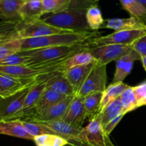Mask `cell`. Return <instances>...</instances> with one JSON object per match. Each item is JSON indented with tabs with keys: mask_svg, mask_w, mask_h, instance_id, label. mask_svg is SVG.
I'll use <instances>...</instances> for the list:
<instances>
[{
	"mask_svg": "<svg viewBox=\"0 0 146 146\" xmlns=\"http://www.w3.org/2000/svg\"><path fill=\"white\" fill-rule=\"evenodd\" d=\"M86 118V115L84 110L83 98L75 96L61 120L77 128H82Z\"/></svg>",
	"mask_w": 146,
	"mask_h": 146,
	"instance_id": "12",
	"label": "cell"
},
{
	"mask_svg": "<svg viewBox=\"0 0 146 146\" xmlns=\"http://www.w3.org/2000/svg\"><path fill=\"white\" fill-rule=\"evenodd\" d=\"M107 146H115V145H113V143H111V144H109V145H107Z\"/></svg>",
	"mask_w": 146,
	"mask_h": 146,
	"instance_id": "42",
	"label": "cell"
},
{
	"mask_svg": "<svg viewBox=\"0 0 146 146\" xmlns=\"http://www.w3.org/2000/svg\"><path fill=\"white\" fill-rule=\"evenodd\" d=\"M121 114H123V105L119 98L111 104H110L108 106L106 107L102 111H101L98 114L95 119L98 120L104 128L110 121H111ZM123 115H125V114H123Z\"/></svg>",
	"mask_w": 146,
	"mask_h": 146,
	"instance_id": "22",
	"label": "cell"
},
{
	"mask_svg": "<svg viewBox=\"0 0 146 146\" xmlns=\"http://www.w3.org/2000/svg\"><path fill=\"white\" fill-rule=\"evenodd\" d=\"M42 76L35 78L24 79L0 74V98H8L24 90L35 86Z\"/></svg>",
	"mask_w": 146,
	"mask_h": 146,
	"instance_id": "8",
	"label": "cell"
},
{
	"mask_svg": "<svg viewBox=\"0 0 146 146\" xmlns=\"http://www.w3.org/2000/svg\"><path fill=\"white\" fill-rule=\"evenodd\" d=\"M21 21L39 19L45 14L41 0H29L24 1L19 10Z\"/></svg>",
	"mask_w": 146,
	"mask_h": 146,
	"instance_id": "20",
	"label": "cell"
},
{
	"mask_svg": "<svg viewBox=\"0 0 146 146\" xmlns=\"http://www.w3.org/2000/svg\"><path fill=\"white\" fill-rule=\"evenodd\" d=\"M23 3L24 1L21 0L0 1V19L14 22L21 21L19 10Z\"/></svg>",
	"mask_w": 146,
	"mask_h": 146,
	"instance_id": "18",
	"label": "cell"
},
{
	"mask_svg": "<svg viewBox=\"0 0 146 146\" xmlns=\"http://www.w3.org/2000/svg\"><path fill=\"white\" fill-rule=\"evenodd\" d=\"M23 124V126L25 128L26 131L29 134L34 137L38 136V135H43V134H51L54 135L52 131L47 128L45 125L39 123L37 122H31V121H21Z\"/></svg>",
	"mask_w": 146,
	"mask_h": 146,
	"instance_id": "31",
	"label": "cell"
},
{
	"mask_svg": "<svg viewBox=\"0 0 146 146\" xmlns=\"http://www.w3.org/2000/svg\"><path fill=\"white\" fill-rule=\"evenodd\" d=\"M129 86V85L125 84L124 82L111 84L109 86H108L105 91L103 92V97L98 113L102 111L106 107L108 106L110 104L119 98L123 93Z\"/></svg>",
	"mask_w": 146,
	"mask_h": 146,
	"instance_id": "21",
	"label": "cell"
},
{
	"mask_svg": "<svg viewBox=\"0 0 146 146\" xmlns=\"http://www.w3.org/2000/svg\"><path fill=\"white\" fill-rule=\"evenodd\" d=\"M97 31H76L66 34H54L47 36L21 39V51L48 48V47L70 46L89 41L98 37Z\"/></svg>",
	"mask_w": 146,
	"mask_h": 146,
	"instance_id": "2",
	"label": "cell"
},
{
	"mask_svg": "<svg viewBox=\"0 0 146 146\" xmlns=\"http://www.w3.org/2000/svg\"><path fill=\"white\" fill-rule=\"evenodd\" d=\"M65 69L56 73L47 82L46 88L58 93L64 96H76L74 88L64 74Z\"/></svg>",
	"mask_w": 146,
	"mask_h": 146,
	"instance_id": "17",
	"label": "cell"
},
{
	"mask_svg": "<svg viewBox=\"0 0 146 146\" xmlns=\"http://www.w3.org/2000/svg\"><path fill=\"white\" fill-rule=\"evenodd\" d=\"M97 64L98 63L96 61L91 64L73 67L64 71V74L70 84L72 85L76 96L78 94L80 88L85 82L87 77L94 69V67L97 65Z\"/></svg>",
	"mask_w": 146,
	"mask_h": 146,
	"instance_id": "13",
	"label": "cell"
},
{
	"mask_svg": "<svg viewBox=\"0 0 146 146\" xmlns=\"http://www.w3.org/2000/svg\"><path fill=\"white\" fill-rule=\"evenodd\" d=\"M41 146H51V145H41Z\"/></svg>",
	"mask_w": 146,
	"mask_h": 146,
	"instance_id": "43",
	"label": "cell"
},
{
	"mask_svg": "<svg viewBox=\"0 0 146 146\" xmlns=\"http://www.w3.org/2000/svg\"><path fill=\"white\" fill-rule=\"evenodd\" d=\"M18 23L9 21H0V39L11 36L17 34Z\"/></svg>",
	"mask_w": 146,
	"mask_h": 146,
	"instance_id": "33",
	"label": "cell"
},
{
	"mask_svg": "<svg viewBox=\"0 0 146 146\" xmlns=\"http://www.w3.org/2000/svg\"><path fill=\"white\" fill-rule=\"evenodd\" d=\"M71 145H72V146H89V145H84V144H82V143H78V142L74 143L73 144H71Z\"/></svg>",
	"mask_w": 146,
	"mask_h": 146,
	"instance_id": "40",
	"label": "cell"
},
{
	"mask_svg": "<svg viewBox=\"0 0 146 146\" xmlns=\"http://www.w3.org/2000/svg\"><path fill=\"white\" fill-rule=\"evenodd\" d=\"M71 0H42L45 14H56L66 9Z\"/></svg>",
	"mask_w": 146,
	"mask_h": 146,
	"instance_id": "29",
	"label": "cell"
},
{
	"mask_svg": "<svg viewBox=\"0 0 146 146\" xmlns=\"http://www.w3.org/2000/svg\"><path fill=\"white\" fill-rule=\"evenodd\" d=\"M138 60L141 61V57L134 49H133L128 54L117 60L115 71L111 84L123 82L124 79L131 74L134 62Z\"/></svg>",
	"mask_w": 146,
	"mask_h": 146,
	"instance_id": "14",
	"label": "cell"
},
{
	"mask_svg": "<svg viewBox=\"0 0 146 146\" xmlns=\"http://www.w3.org/2000/svg\"><path fill=\"white\" fill-rule=\"evenodd\" d=\"M78 142L89 146H107L111 144L109 136L106 135L102 125L96 119L90 121L89 123L83 128L78 135V141L71 143Z\"/></svg>",
	"mask_w": 146,
	"mask_h": 146,
	"instance_id": "7",
	"label": "cell"
},
{
	"mask_svg": "<svg viewBox=\"0 0 146 146\" xmlns=\"http://www.w3.org/2000/svg\"><path fill=\"white\" fill-rule=\"evenodd\" d=\"M94 61H96L95 58L90 52L89 49H88L77 53L75 55L73 56L71 58L67 60L66 62L64 64V67H65V70H66L73 67L91 64Z\"/></svg>",
	"mask_w": 146,
	"mask_h": 146,
	"instance_id": "26",
	"label": "cell"
},
{
	"mask_svg": "<svg viewBox=\"0 0 146 146\" xmlns=\"http://www.w3.org/2000/svg\"><path fill=\"white\" fill-rule=\"evenodd\" d=\"M133 50L131 46L106 45L102 46L91 47L90 52L99 65H108L112 61L119 59L129 54Z\"/></svg>",
	"mask_w": 146,
	"mask_h": 146,
	"instance_id": "9",
	"label": "cell"
},
{
	"mask_svg": "<svg viewBox=\"0 0 146 146\" xmlns=\"http://www.w3.org/2000/svg\"><path fill=\"white\" fill-rule=\"evenodd\" d=\"M107 66L97 65L91 71L76 96L85 98L96 92H104L107 87Z\"/></svg>",
	"mask_w": 146,
	"mask_h": 146,
	"instance_id": "6",
	"label": "cell"
},
{
	"mask_svg": "<svg viewBox=\"0 0 146 146\" xmlns=\"http://www.w3.org/2000/svg\"><path fill=\"white\" fill-rule=\"evenodd\" d=\"M66 145H69L68 141L65 138H62L58 135H54L52 142H51V146H65Z\"/></svg>",
	"mask_w": 146,
	"mask_h": 146,
	"instance_id": "38",
	"label": "cell"
},
{
	"mask_svg": "<svg viewBox=\"0 0 146 146\" xmlns=\"http://www.w3.org/2000/svg\"><path fill=\"white\" fill-rule=\"evenodd\" d=\"M54 71H41V70H35L30 68L27 65L19 66H2L0 65V74L4 75L10 76L15 78L30 79L35 78L40 76L48 74Z\"/></svg>",
	"mask_w": 146,
	"mask_h": 146,
	"instance_id": "16",
	"label": "cell"
},
{
	"mask_svg": "<svg viewBox=\"0 0 146 146\" xmlns=\"http://www.w3.org/2000/svg\"><path fill=\"white\" fill-rule=\"evenodd\" d=\"M0 134L34 141V137L26 131L21 121H0Z\"/></svg>",
	"mask_w": 146,
	"mask_h": 146,
	"instance_id": "19",
	"label": "cell"
},
{
	"mask_svg": "<svg viewBox=\"0 0 146 146\" xmlns=\"http://www.w3.org/2000/svg\"><path fill=\"white\" fill-rule=\"evenodd\" d=\"M102 27L113 29L115 31L146 30V24L140 19L131 17L126 19L114 18L107 19Z\"/></svg>",
	"mask_w": 146,
	"mask_h": 146,
	"instance_id": "15",
	"label": "cell"
},
{
	"mask_svg": "<svg viewBox=\"0 0 146 146\" xmlns=\"http://www.w3.org/2000/svg\"><path fill=\"white\" fill-rule=\"evenodd\" d=\"M0 1H1V0H0Z\"/></svg>",
	"mask_w": 146,
	"mask_h": 146,
	"instance_id": "46",
	"label": "cell"
},
{
	"mask_svg": "<svg viewBox=\"0 0 146 146\" xmlns=\"http://www.w3.org/2000/svg\"><path fill=\"white\" fill-rule=\"evenodd\" d=\"M45 125L53 131L54 135H58L65 138L70 144L73 142L78 141V135L82 128H77L63 120L53 121H35Z\"/></svg>",
	"mask_w": 146,
	"mask_h": 146,
	"instance_id": "10",
	"label": "cell"
},
{
	"mask_svg": "<svg viewBox=\"0 0 146 146\" xmlns=\"http://www.w3.org/2000/svg\"><path fill=\"white\" fill-rule=\"evenodd\" d=\"M74 96H65L58 103L53 105L44 112L35 115L28 121L35 122V121H53L61 120L66 113L67 109Z\"/></svg>",
	"mask_w": 146,
	"mask_h": 146,
	"instance_id": "11",
	"label": "cell"
},
{
	"mask_svg": "<svg viewBox=\"0 0 146 146\" xmlns=\"http://www.w3.org/2000/svg\"><path fill=\"white\" fill-rule=\"evenodd\" d=\"M41 1H42V0H41Z\"/></svg>",
	"mask_w": 146,
	"mask_h": 146,
	"instance_id": "47",
	"label": "cell"
},
{
	"mask_svg": "<svg viewBox=\"0 0 146 146\" xmlns=\"http://www.w3.org/2000/svg\"><path fill=\"white\" fill-rule=\"evenodd\" d=\"M86 21L91 31H96L102 28L105 20L103 18L102 13L98 6H94L88 9L86 12Z\"/></svg>",
	"mask_w": 146,
	"mask_h": 146,
	"instance_id": "27",
	"label": "cell"
},
{
	"mask_svg": "<svg viewBox=\"0 0 146 146\" xmlns=\"http://www.w3.org/2000/svg\"><path fill=\"white\" fill-rule=\"evenodd\" d=\"M54 135L51 134H43L34 137V141L36 146H41L44 145H51Z\"/></svg>",
	"mask_w": 146,
	"mask_h": 146,
	"instance_id": "36",
	"label": "cell"
},
{
	"mask_svg": "<svg viewBox=\"0 0 146 146\" xmlns=\"http://www.w3.org/2000/svg\"><path fill=\"white\" fill-rule=\"evenodd\" d=\"M141 61L142 62L143 66V68H145V70L146 71V56H145L143 57V58H141Z\"/></svg>",
	"mask_w": 146,
	"mask_h": 146,
	"instance_id": "39",
	"label": "cell"
},
{
	"mask_svg": "<svg viewBox=\"0 0 146 146\" xmlns=\"http://www.w3.org/2000/svg\"><path fill=\"white\" fill-rule=\"evenodd\" d=\"M122 8L131 17L140 19L146 24V9L138 0H119Z\"/></svg>",
	"mask_w": 146,
	"mask_h": 146,
	"instance_id": "25",
	"label": "cell"
},
{
	"mask_svg": "<svg viewBox=\"0 0 146 146\" xmlns=\"http://www.w3.org/2000/svg\"><path fill=\"white\" fill-rule=\"evenodd\" d=\"M76 31H78L54 27L41 21L40 19L29 21H21L18 23L17 27V33L21 39L47 36L54 34H66Z\"/></svg>",
	"mask_w": 146,
	"mask_h": 146,
	"instance_id": "3",
	"label": "cell"
},
{
	"mask_svg": "<svg viewBox=\"0 0 146 146\" xmlns=\"http://www.w3.org/2000/svg\"><path fill=\"white\" fill-rule=\"evenodd\" d=\"M64 97L65 96L61 95V94L53 91V90L46 88L45 91L41 94L38 102H37L35 108V114H34L33 117L41 113L44 112V111H46V109L49 108L50 107L52 106L53 105H54L56 103H58V101H61Z\"/></svg>",
	"mask_w": 146,
	"mask_h": 146,
	"instance_id": "23",
	"label": "cell"
},
{
	"mask_svg": "<svg viewBox=\"0 0 146 146\" xmlns=\"http://www.w3.org/2000/svg\"><path fill=\"white\" fill-rule=\"evenodd\" d=\"M98 6L95 0H71L66 9L56 14H45L40 19L50 25L78 31H91L86 21L89 8Z\"/></svg>",
	"mask_w": 146,
	"mask_h": 146,
	"instance_id": "1",
	"label": "cell"
},
{
	"mask_svg": "<svg viewBox=\"0 0 146 146\" xmlns=\"http://www.w3.org/2000/svg\"><path fill=\"white\" fill-rule=\"evenodd\" d=\"M21 1H29V0H21Z\"/></svg>",
	"mask_w": 146,
	"mask_h": 146,
	"instance_id": "44",
	"label": "cell"
},
{
	"mask_svg": "<svg viewBox=\"0 0 146 146\" xmlns=\"http://www.w3.org/2000/svg\"><path fill=\"white\" fill-rule=\"evenodd\" d=\"M21 51V39L17 38L8 41L0 46V61L9 56Z\"/></svg>",
	"mask_w": 146,
	"mask_h": 146,
	"instance_id": "30",
	"label": "cell"
},
{
	"mask_svg": "<svg viewBox=\"0 0 146 146\" xmlns=\"http://www.w3.org/2000/svg\"><path fill=\"white\" fill-rule=\"evenodd\" d=\"M120 99L123 105V112L125 115L138 108L133 86L128 87L121 96Z\"/></svg>",
	"mask_w": 146,
	"mask_h": 146,
	"instance_id": "28",
	"label": "cell"
},
{
	"mask_svg": "<svg viewBox=\"0 0 146 146\" xmlns=\"http://www.w3.org/2000/svg\"><path fill=\"white\" fill-rule=\"evenodd\" d=\"M31 88L24 90L8 98H0V121L21 119L25 98Z\"/></svg>",
	"mask_w": 146,
	"mask_h": 146,
	"instance_id": "5",
	"label": "cell"
},
{
	"mask_svg": "<svg viewBox=\"0 0 146 146\" xmlns=\"http://www.w3.org/2000/svg\"><path fill=\"white\" fill-rule=\"evenodd\" d=\"M146 35V30L115 31L108 35L98 36L89 41L91 47L102 46L106 45L132 46L135 41Z\"/></svg>",
	"mask_w": 146,
	"mask_h": 146,
	"instance_id": "4",
	"label": "cell"
},
{
	"mask_svg": "<svg viewBox=\"0 0 146 146\" xmlns=\"http://www.w3.org/2000/svg\"><path fill=\"white\" fill-rule=\"evenodd\" d=\"M95 1H99V0H95Z\"/></svg>",
	"mask_w": 146,
	"mask_h": 146,
	"instance_id": "45",
	"label": "cell"
},
{
	"mask_svg": "<svg viewBox=\"0 0 146 146\" xmlns=\"http://www.w3.org/2000/svg\"><path fill=\"white\" fill-rule=\"evenodd\" d=\"M124 115H123V114H121V115H118V116H117L116 118H114L113 120H112L111 121H110V122L108 123L107 124L106 126H104V128H103V129H104V133H105L106 135H107L108 136H109L110 134H111V132L113 131L114 128L116 127V125L119 123V122L121 121V119H122Z\"/></svg>",
	"mask_w": 146,
	"mask_h": 146,
	"instance_id": "37",
	"label": "cell"
},
{
	"mask_svg": "<svg viewBox=\"0 0 146 146\" xmlns=\"http://www.w3.org/2000/svg\"><path fill=\"white\" fill-rule=\"evenodd\" d=\"M133 49L139 54L141 58L146 56V35L140 38L132 44Z\"/></svg>",
	"mask_w": 146,
	"mask_h": 146,
	"instance_id": "35",
	"label": "cell"
},
{
	"mask_svg": "<svg viewBox=\"0 0 146 146\" xmlns=\"http://www.w3.org/2000/svg\"><path fill=\"white\" fill-rule=\"evenodd\" d=\"M138 108L146 106V79L135 86H133Z\"/></svg>",
	"mask_w": 146,
	"mask_h": 146,
	"instance_id": "34",
	"label": "cell"
},
{
	"mask_svg": "<svg viewBox=\"0 0 146 146\" xmlns=\"http://www.w3.org/2000/svg\"><path fill=\"white\" fill-rule=\"evenodd\" d=\"M138 1H139V2L141 3L143 6L144 8L146 9V0H138Z\"/></svg>",
	"mask_w": 146,
	"mask_h": 146,
	"instance_id": "41",
	"label": "cell"
},
{
	"mask_svg": "<svg viewBox=\"0 0 146 146\" xmlns=\"http://www.w3.org/2000/svg\"><path fill=\"white\" fill-rule=\"evenodd\" d=\"M103 92H96L83 98L86 118L91 121L96 118L101 106Z\"/></svg>",
	"mask_w": 146,
	"mask_h": 146,
	"instance_id": "24",
	"label": "cell"
},
{
	"mask_svg": "<svg viewBox=\"0 0 146 146\" xmlns=\"http://www.w3.org/2000/svg\"><path fill=\"white\" fill-rule=\"evenodd\" d=\"M30 58L28 56H24L17 53L13 55L9 56L6 58L0 61V65L2 66H19L27 65L29 63Z\"/></svg>",
	"mask_w": 146,
	"mask_h": 146,
	"instance_id": "32",
	"label": "cell"
}]
</instances>
